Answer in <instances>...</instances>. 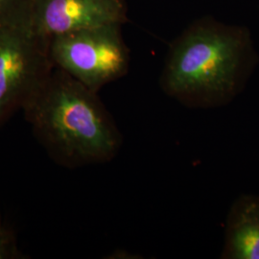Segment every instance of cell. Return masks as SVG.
Segmentation results:
<instances>
[{
  "label": "cell",
  "mask_w": 259,
  "mask_h": 259,
  "mask_svg": "<svg viewBox=\"0 0 259 259\" xmlns=\"http://www.w3.org/2000/svg\"><path fill=\"white\" fill-rule=\"evenodd\" d=\"M31 26V0H0V29Z\"/></svg>",
  "instance_id": "cell-7"
},
{
  "label": "cell",
  "mask_w": 259,
  "mask_h": 259,
  "mask_svg": "<svg viewBox=\"0 0 259 259\" xmlns=\"http://www.w3.org/2000/svg\"><path fill=\"white\" fill-rule=\"evenodd\" d=\"M128 21L126 0H31V27L51 37L83 28Z\"/></svg>",
  "instance_id": "cell-5"
},
{
  "label": "cell",
  "mask_w": 259,
  "mask_h": 259,
  "mask_svg": "<svg viewBox=\"0 0 259 259\" xmlns=\"http://www.w3.org/2000/svg\"><path fill=\"white\" fill-rule=\"evenodd\" d=\"M19 258H23V255L18 249L15 235L0 219V259Z\"/></svg>",
  "instance_id": "cell-8"
},
{
  "label": "cell",
  "mask_w": 259,
  "mask_h": 259,
  "mask_svg": "<svg viewBox=\"0 0 259 259\" xmlns=\"http://www.w3.org/2000/svg\"><path fill=\"white\" fill-rule=\"evenodd\" d=\"M22 111L38 142L62 166L107 163L122 147L120 130L98 93L55 65Z\"/></svg>",
  "instance_id": "cell-2"
},
{
  "label": "cell",
  "mask_w": 259,
  "mask_h": 259,
  "mask_svg": "<svg viewBox=\"0 0 259 259\" xmlns=\"http://www.w3.org/2000/svg\"><path fill=\"white\" fill-rule=\"evenodd\" d=\"M0 219H1V217H0Z\"/></svg>",
  "instance_id": "cell-9"
},
{
  "label": "cell",
  "mask_w": 259,
  "mask_h": 259,
  "mask_svg": "<svg viewBox=\"0 0 259 259\" xmlns=\"http://www.w3.org/2000/svg\"><path fill=\"white\" fill-rule=\"evenodd\" d=\"M221 259H259V195L242 194L229 210Z\"/></svg>",
  "instance_id": "cell-6"
},
{
  "label": "cell",
  "mask_w": 259,
  "mask_h": 259,
  "mask_svg": "<svg viewBox=\"0 0 259 259\" xmlns=\"http://www.w3.org/2000/svg\"><path fill=\"white\" fill-rule=\"evenodd\" d=\"M257 64L247 28L204 17L190 23L169 46L159 87L188 109H218L245 90Z\"/></svg>",
  "instance_id": "cell-1"
},
{
  "label": "cell",
  "mask_w": 259,
  "mask_h": 259,
  "mask_svg": "<svg viewBox=\"0 0 259 259\" xmlns=\"http://www.w3.org/2000/svg\"><path fill=\"white\" fill-rule=\"evenodd\" d=\"M121 24L83 28L49 39L53 65L93 92L128 73L130 50Z\"/></svg>",
  "instance_id": "cell-3"
},
{
  "label": "cell",
  "mask_w": 259,
  "mask_h": 259,
  "mask_svg": "<svg viewBox=\"0 0 259 259\" xmlns=\"http://www.w3.org/2000/svg\"><path fill=\"white\" fill-rule=\"evenodd\" d=\"M53 67L48 38L29 25L0 29V126L22 110Z\"/></svg>",
  "instance_id": "cell-4"
}]
</instances>
